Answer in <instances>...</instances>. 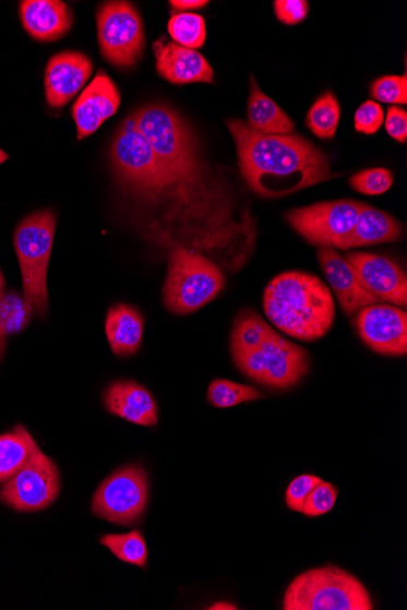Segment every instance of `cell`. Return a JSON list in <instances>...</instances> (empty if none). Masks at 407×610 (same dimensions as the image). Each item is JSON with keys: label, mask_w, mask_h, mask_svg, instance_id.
I'll return each instance as SVG.
<instances>
[{"label": "cell", "mask_w": 407, "mask_h": 610, "mask_svg": "<svg viewBox=\"0 0 407 610\" xmlns=\"http://www.w3.org/2000/svg\"><path fill=\"white\" fill-rule=\"evenodd\" d=\"M131 116L161 166V195L151 212L166 223L169 235L176 234L175 247L224 249L239 228L217 208L222 202L207 180L205 162L190 125L163 104L144 105Z\"/></svg>", "instance_id": "1"}, {"label": "cell", "mask_w": 407, "mask_h": 610, "mask_svg": "<svg viewBox=\"0 0 407 610\" xmlns=\"http://www.w3.org/2000/svg\"><path fill=\"white\" fill-rule=\"evenodd\" d=\"M246 182L265 198H280L333 180L328 157L298 134H264L227 121Z\"/></svg>", "instance_id": "2"}, {"label": "cell", "mask_w": 407, "mask_h": 610, "mask_svg": "<svg viewBox=\"0 0 407 610\" xmlns=\"http://www.w3.org/2000/svg\"><path fill=\"white\" fill-rule=\"evenodd\" d=\"M264 309L278 331L301 342L323 338L336 318L330 288L318 276L306 272H286L271 280Z\"/></svg>", "instance_id": "3"}, {"label": "cell", "mask_w": 407, "mask_h": 610, "mask_svg": "<svg viewBox=\"0 0 407 610\" xmlns=\"http://www.w3.org/2000/svg\"><path fill=\"white\" fill-rule=\"evenodd\" d=\"M367 587L337 565L315 567L300 574L287 588L285 610H372Z\"/></svg>", "instance_id": "4"}, {"label": "cell", "mask_w": 407, "mask_h": 610, "mask_svg": "<svg viewBox=\"0 0 407 610\" xmlns=\"http://www.w3.org/2000/svg\"><path fill=\"white\" fill-rule=\"evenodd\" d=\"M56 227L57 216L47 208L26 217L15 230L14 247L23 276V297L33 318H44L48 311L47 275Z\"/></svg>", "instance_id": "5"}, {"label": "cell", "mask_w": 407, "mask_h": 610, "mask_svg": "<svg viewBox=\"0 0 407 610\" xmlns=\"http://www.w3.org/2000/svg\"><path fill=\"white\" fill-rule=\"evenodd\" d=\"M225 287V277L212 260L184 247L170 250L164 302L175 314H190L213 301Z\"/></svg>", "instance_id": "6"}, {"label": "cell", "mask_w": 407, "mask_h": 610, "mask_svg": "<svg viewBox=\"0 0 407 610\" xmlns=\"http://www.w3.org/2000/svg\"><path fill=\"white\" fill-rule=\"evenodd\" d=\"M234 361L250 380L277 391L297 385L310 370V356L304 347L285 339L277 332L256 350Z\"/></svg>", "instance_id": "7"}, {"label": "cell", "mask_w": 407, "mask_h": 610, "mask_svg": "<svg viewBox=\"0 0 407 610\" xmlns=\"http://www.w3.org/2000/svg\"><path fill=\"white\" fill-rule=\"evenodd\" d=\"M362 203L334 200L290 210L286 215L291 228L311 246L348 250Z\"/></svg>", "instance_id": "8"}, {"label": "cell", "mask_w": 407, "mask_h": 610, "mask_svg": "<svg viewBox=\"0 0 407 610\" xmlns=\"http://www.w3.org/2000/svg\"><path fill=\"white\" fill-rule=\"evenodd\" d=\"M97 23L104 59L120 69L137 65L145 44L137 10L128 2H109L99 9Z\"/></svg>", "instance_id": "9"}, {"label": "cell", "mask_w": 407, "mask_h": 610, "mask_svg": "<svg viewBox=\"0 0 407 610\" xmlns=\"http://www.w3.org/2000/svg\"><path fill=\"white\" fill-rule=\"evenodd\" d=\"M148 499L147 473L139 466H129L103 481L93 498L92 511L101 519L128 527L141 519Z\"/></svg>", "instance_id": "10"}, {"label": "cell", "mask_w": 407, "mask_h": 610, "mask_svg": "<svg viewBox=\"0 0 407 610\" xmlns=\"http://www.w3.org/2000/svg\"><path fill=\"white\" fill-rule=\"evenodd\" d=\"M59 491L58 467L39 450L24 468L4 482L0 502L19 512H38L48 509Z\"/></svg>", "instance_id": "11"}, {"label": "cell", "mask_w": 407, "mask_h": 610, "mask_svg": "<svg viewBox=\"0 0 407 610\" xmlns=\"http://www.w3.org/2000/svg\"><path fill=\"white\" fill-rule=\"evenodd\" d=\"M361 340L383 356L407 354V315L391 304L373 303L360 310L355 319Z\"/></svg>", "instance_id": "12"}, {"label": "cell", "mask_w": 407, "mask_h": 610, "mask_svg": "<svg viewBox=\"0 0 407 610\" xmlns=\"http://www.w3.org/2000/svg\"><path fill=\"white\" fill-rule=\"evenodd\" d=\"M346 259L371 296L395 307H406L407 278L398 264L388 258L369 252H350Z\"/></svg>", "instance_id": "13"}, {"label": "cell", "mask_w": 407, "mask_h": 610, "mask_svg": "<svg viewBox=\"0 0 407 610\" xmlns=\"http://www.w3.org/2000/svg\"><path fill=\"white\" fill-rule=\"evenodd\" d=\"M120 101V93L112 80L106 72L99 71L72 108L79 140L96 133L104 122L118 112Z\"/></svg>", "instance_id": "14"}, {"label": "cell", "mask_w": 407, "mask_h": 610, "mask_svg": "<svg viewBox=\"0 0 407 610\" xmlns=\"http://www.w3.org/2000/svg\"><path fill=\"white\" fill-rule=\"evenodd\" d=\"M91 60L79 51H62L46 69V97L49 107L62 108L76 97L92 75Z\"/></svg>", "instance_id": "15"}, {"label": "cell", "mask_w": 407, "mask_h": 610, "mask_svg": "<svg viewBox=\"0 0 407 610\" xmlns=\"http://www.w3.org/2000/svg\"><path fill=\"white\" fill-rule=\"evenodd\" d=\"M318 256L334 296L346 314L355 315L370 304L381 302L363 288L357 272L337 250L320 248Z\"/></svg>", "instance_id": "16"}, {"label": "cell", "mask_w": 407, "mask_h": 610, "mask_svg": "<svg viewBox=\"0 0 407 610\" xmlns=\"http://www.w3.org/2000/svg\"><path fill=\"white\" fill-rule=\"evenodd\" d=\"M156 70L173 84L213 83L214 70L208 61L193 49L161 38L154 46Z\"/></svg>", "instance_id": "17"}, {"label": "cell", "mask_w": 407, "mask_h": 610, "mask_svg": "<svg viewBox=\"0 0 407 610\" xmlns=\"http://www.w3.org/2000/svg\"><path fill=\"white\" fill-rule=\"evenodd\" d=\"M104 404L111 414L130 423L143 427L158 424V405L149 391L139 383L115 382L107 388Z\"/></svg>", "instance_id": "18"}, {"label": "cell", "mask_w": 407, "mask_h": 610, "mask_svg": "<svg viewBox=\"0 0 407 610\" xmlns=\"http://www.w3.org/2000/svg\"><path fill=\"white\" fill-rule=\"evenodd\" d=\"M20 15L27 34L39 41H56L72 25L70 8L59 0H25L20 3Z\"/></svg>", "instance_id": "19"}, {"label": "cell", "mask_w": 407, "mask_h": 610, "mask_svg": "<svg viewBox=\"0 0 407 610\" xmlns=\"http://www.w3.org/2000/svg\"><path fill=\"white\" fill-rule=\"evenodd\" d=\"M144 321L142 314L128 304L112 307L107 315L106 331L111 350L118 356H132L141 349Z\"/></svg>", "instance_id": "20"}, {"label": "cell", "mask_w": 407, "mask_h": 610, "mask_svg": "<svg viewBox=\"0 0 407 610\" xmlns=\"http://www.w3.org/2000/svg\"><path fill=\"white\" fill-rule=\"evenodd\" d=\"M402 225L380 208L361 204L348 249L393 243L402 238Z\"/></svg>", "instance_id": "21"}, {"label": "cell", "mask_w": 407, "mask_h": 610, "mask_svg": "<svg viewBox=\"0 0 407 610\" xmlns=\"http://www.w3.org/2000/svg\"><path fill=\"white\" fill-rule=\"evenodd\" d=\"M248 128L264 134H291L296 125L278 105L264 94L252 77L248 101Z\"/></svg>", "instance_id": "22"}, {"label": "cell", "mask_w": 407, "mask_h": 610, "mask_svg": "<svg viewBox=\"0 0 407 610\" xmlns=\"http://www.w3.org/2000/svg\"><path fill=\"white\" fill-rule=\"evenodd\" d=\"M38 451L35 439L23 426L0 435V482L13 478Z\"/></svg>", "instance_id": "23"}, {"label": "cell", "mask_w": 407, "mask_h": 610, "mask_svg": "<svg viewBox=\"0 0 407 610\" xmlns=\"http://www.w3.org/2000/svg\"><path fill=\"white\" fill-rule=\"evenodd\" d=\"M276 331L254 311L237 315L231 335L234 360L258 349Z\"/></svg>", "instance_id": "24"}, {"label": "cell", "mask_w": 407, "mask_h": 610, "mask_svg": "<svg viewBox=\"0 0 407 610\" xmlns=\"http://www.w3.org/2000/svg\"><path fill=\"white\" fill-rule=\"evenodd\" d=\"M340 105L336 96L328 91L323 93L319 99L312 104L307 115V125L318 139L332 141L336 136L340 121Z\"/></svg>", "instance_id": "25"}, {"label": "cell", "mask_w": 407, "mask_h": 610, "mask_svg": "<svg viewBox=\"0 0 407 610\" xmlns=\"http://www.w3.org/2000/svg\"><path fill=\"white\" fill-rule=\"evenodd\" d=\"M100 543L120 561L145 567L148 562L147 543L139 530L128 534H110L103 536Z\"/></svg>", "instance_id": "26"}, {"label": "cell", "mask_w": 407, "mask_h": 610, "mask_svg": "<svg viewBox=\"0 0 407 610\" xmlns=\"http://www.w3.org/2000/svg\"><path fill=\"white\" fill-rule=\"evenodd\" d=\"M167 27L176 45L195 50L205 44L206 26L201 15L187 12L175 14Z\"/></svg>", "instance_id": "27"}, {"label": "cell", "mask_w": 407, "mask_h": 610, "mask_svg": "<svg viewBox=\"0 0 407 610\" xmlns=\"http://www.w3.org/2000/svg\"><path fill=\"white\" fill-rule=\"evenodd\" d=\"M264 398L255 387L226 380L214 381L207 391V399L217 408H229Z\"/></svg>", "instance_id": "28"}, {"label": "cell", "mask_w": 407, "mask_h": 610, "mask_svg": "<svg viewBox=\"0 0 407 610\" xmlns=\"http://www.w3.org/2000/svg\"><path fill=\"white\" fill-rule=\"evenodd\" d=\"M33 319L24 297L17 292H8L0 298V331L14 335L23 331Z\"/></svg>", "instance_id": "29"}, {"label": "cell", "mask_w": 407, "mask_h": 610, "mask_svg": "<svg viewBox=\"0 0 407 610\" xmlns=\"http://www.w3.org/2000/svg\"><path fill=\"white\" fill-rule=\"evenodd\" d=\"M354 191L364 195H381L393 187L394 177L387 168H368L355 174L349 181Z\"/></svg>", "instance_id": "30"}, {"label": "cell", "mask_w": 407, "mask_h": 610, "mask_svg": "<svg viewBox=\"0 0 407 610\" xmlns=\"http://www.w3.org/2000/svg\"><path fill=\"white\" fill-rule=\"evenodd\" d=\"M337 498V488L332 486L331 482L322 480L314 490L310 492L304 506H302L301 513L310 518L321 517V515H325L333 510Z\"/></svg>", "instance_id": "31"}, {"label": "cell", "mask_w": 407, "mask_h": 610, "mask_svg": "<svg viewBox=\"0 0 407 610\" xmlns=\"http://www.w3.org/2000/svg\"><path fill=\"white\" fill-rule=\"evenodd\" d=\"M371 96L374 100L387 104L406 105L407 77L383 76L375 80L371 86Z\"/></svg>", "instance_id": "32"}, {"label": "cell", "mask_w": 407, "mask_h": 610, "mask_svg": "<svg viewBox=\"0 0 407 610\" xmlns=\"http://www.w3.org/2000/svg\"><path fill=\"white\" fill-rule=\"evenodd\" d=\"M384 122V111L381 104L373 100L364 101L355 112V130L362 134H374L380 131Z\"/></svg>", "instance_id": "33"}, {"label": "cell", "mask_w": 407, "mask_h": 610, "mask_svg": "<svg viewBox=\"0 0 407 610\" xmlns=\"http://www.w3.org/2000/svg\"><path fill=\"white\" fill-rule=\"evenodd\" d=\"M321 481V478L312 475H302L291 481L286 491L288 509L301 513L302 506H304L310 492L314 490Z\"/></svg>", "instance_id": "34"}, {"label": "cell", "mask_w": 407, "mask_h": 610, "mask_svg": "<svg viewBox=\"0 0 407 610\" xmlns=\"http://www.w3.org/2000/svg\"><path fill=\"white\" fill-rule=\"evenodd\" d=\"M274 9L282 24L294 26L307 19L309 3L306 0H276Z\"/></svg>", "instance_id": "35"}, {"label": "cell", "mask_w": 407, "mask_h": 610, "mask_svg": "<svg viewBox=\"0 0 407 610\" xmlns=\"http://www.w3.org/2000/svg\"><path fill=\"white\" fill-rule=\"evenodd\" d=\"M385 130L398 143L407 141V112L399 107H391L385 118Z\"/></svg>", "instance_id": "36"}, {"label": "cell", "mask_w": 407, "mask_h": 610, "mask_svg": "<svg viewBox=\"0 0 407 610\" xmlns=\"http://www.w3.org/2000/svg\"><path fill=\"white\" fill-rule=\"evenodd\" d=\"M170 4L175 10H181L182 13H185V10L202 9L208 2H205V0H172Z\"/></svg>", "instance_id": "37"}, {"label": "cell", "mask_w": 407, "mask_h": 610, "mask_svg": "<svg viewBox=\"0 0 407 610\" xmlns=\"http://www.w3.org/2000/svg\"><path fill=\"white\" fill-rule=\"evenodd\" d=\"M208 609H215V610H236L238 609L237 606L232 605V603H228V602H218L214 606H212Z\"/></svg>", "instance_id": "38"}, {"label": "cell", "mask_w": 407, "mask_h": 610, "mask_svg": "<svg viewBox=\"0 0 407 610\" xmlns=\"http://www.w3.org/2000/svg\"><path fill=\"white\" fill-rule=\"evenodd\" d=\"M5 334L0 331V360H2L4 349H5Z\"/></svg>", "instance_id": "39"}, {"label": "cell", "mask_w": 407, "mask_h": 610, "mask_svg": "<svg viewBox=\"0 0 407 610\" xmlns=\"http://www.w3.org/2000/svg\"><path fill=\"white\" fill-rule=\"evenodd\" d=\"M4 291H5V282H4L2 271H0V298L4 296Z\"/></svg>", "instance_id": "40"}, {"label": "cell", "mask_w": 407, "mask_h": 610, "mask_svg": "<svg viewBox=\"0 0 407 610\" xmlns=\"http://www.w3.org/2000/svg\"><path fill=\"white\" fill-rule=\"evenodd\" d=\"M9 159V155L5 154L2 149H0V164L5 163Z\"/></svg>", "instance_id": "41"}]
</instances>
